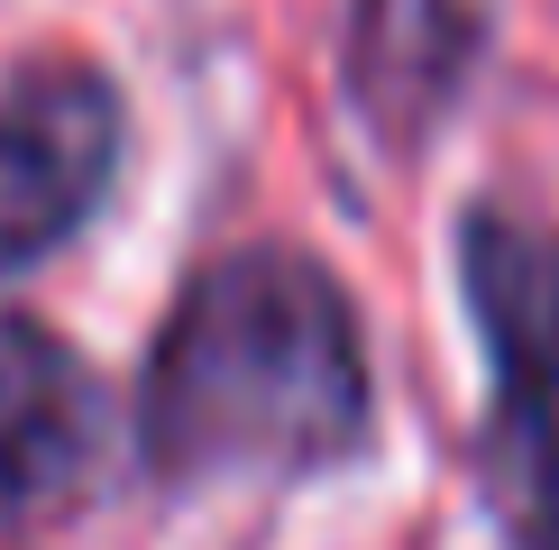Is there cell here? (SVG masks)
<instances>
[{
    "label": "cell",
    "instance_id": "3957f363",
    "mask_svg": "<svg viewBox=\"0 0 559 550\" xmlns=\"http://www.w3.org/2000/svg\"><path fill=\"white\" fill-rule=\"evenodd\" d=\"M120 166V92L102 64L37 56L0 74V275L56 258Z\"/></svg>",
    "mask_w": 559,
    "mask_h": 550
},
{
    "label": "cell",
    "instance_id": "7a4b0ae2",
    "mask_svg": "<svg viewBox=\"0 0 559 550\" xmlns=\"http://www.w3.org/2000/svg\"><path fill=\"white\" fill-rule=\"evenodd\" d=\"M459 285L486 349V504L504 523V550H559V229L468 212Z\"/></svg>",
    "mask_w": 559,
    "mask_h": 550
},
{
    "label": "cell",
    "instance_id": "5b68a950",
    "mask_svg": "<svg viewBox=\"0 0 559 550\" xmlns=\"http://www.w3.org/2000/svg\"><path fill=\"white\" fill-rule=\"evenodd\" d=\"M504 0H358L348 10V101L377 147L413 156L468 101Z\"/></svg>",
    "mask_w": 559,
    "mask_h": 550
},
{
    "label": "cell",
    "instance_id": "6da1fadb",
    "mask_svg": "<svg viewBox=\"0 0 559 550\" xmlns=\"http://www.w3.org/2000/svg\"><path fill=\"white\" fill-rule=\"evenodd\" d=\"M367 339L331 266L275 239L193 266L138 395V450L166 487L321 477L367 450Z\"/></svg>",
    "mask_w": 559,
    "mask_h": 550
},
{
    "label": "cell",
    "instance_id": "277c9868",
    "mask_svg": "<svg viewBox=\"0 0 559 550\" xmlns=\"http://www.w3.org/2000/svg\"><path fill=\"white\" fill-rule=\"evenodd\" d=\"M110 450V395L74 339L0 312V533L64 514Z\"/></svg>",
    "mask_w": 559,
    "mask_h": 550
}]
</instances>
